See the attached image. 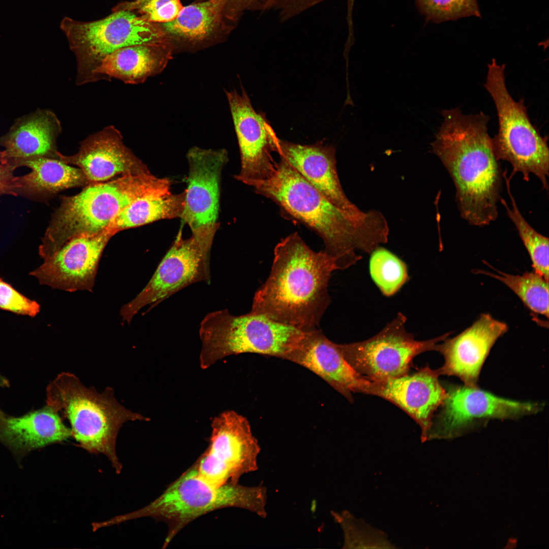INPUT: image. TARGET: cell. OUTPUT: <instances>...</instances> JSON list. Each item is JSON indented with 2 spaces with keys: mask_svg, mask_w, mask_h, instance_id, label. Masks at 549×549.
Returning <instances> with one entry per match:
<instances>
[{
  "mask_svg": "<svg viewBox=\"0 0 549 549\" xmlns=\"http://www.w3.org/2000/svg\"><path fill=\"white\" fill-rule=\"evenodd\" d=\"M246 185L314 230L337 269H346L360 259L357 250L371 253L388 241V224L380 211L354 214L339 208L281 157L269 178Z\"/></svg>",
  "mask_w": 549,
  "mask_h": 549,
  "instance_id": "1",
  "label": "cell"
},
{
  "mask_svg": "<svg viewBox=\"0 0 549 549\" xmlns=\"http://www.w3.org/2000/svg\"><path fill=\"white\" fill-rule=\"evenodd\" d=\"M441 114L432 151L453 180L461 216L472 225L487 226L498 216L503 177L488 133L490 117L482 112L464 114L459 107Z\"/></svg>",
  "mask_w": 549,
  "mask_h": 549,
  "instance_id": "2",
  "label": "cell"
},
{
  "mask_svg": "<svg viewBox=\"0 0 549 549\" xmlns=\"http://www.w3.org/2000/svg\"><path fill=\"white\" fill-rule=\"evenodd\" d=\"M335 270L334 260L323 250H312L292 233L275 247L271 271L250 312L304 331L318 329L330 302L328 285Z\"/></svg>",
  "mask_w": 549,
  "mask_h": 549,
  "instance_id": "3",
  "label": "cell"
},
{
  "mask_svg": "<svg viewBox=\"0 0 549 549\" xmlns=\"http://www.w3.org/2000/svg\"><path fill=\"white\" fill-rule=\"evenodd\" d=\"M170 189L169 178L158 177L148 168L107 182L88 184L79 193L63 198L39 246L40 256L46 258L74 237L102 232L136 199Z\"/></svg>",
  "mask_w": 549,
  "mask_h": 549,
  "instance_id": "4",
  "label": "cell"
},
{
  "mask_svg": "<svg viewBox=\"0 0 549 549\" xmlns=\"http://www.w3.org/2000/svg\"><path fill=\"white\" fill-rule=\"evenodd\" d=\"M267 493V488L262 484L254 486L238 483L214 484L200 475L194 463L150 504L134 512L112 517V521L117 525L132 519L150 517L164 522L168 528L163 543L165 548L189 523L220 509L242 508L265 518Z\"/></svg>",
  "mask_w": 549,
  "mask_h": 549,
  "instance_id": "5",
  "label": "cell"
},
{
  "mask_svg": "<svg viewBox=\"0 0 549 549\" xmlns=\"http://www.w3.org/2000/svg\"><path fill=\"white\" fill-rule=\"evenodd\" d=\"M46 392L47 405L69 420L76 446L90 453L104 454L119 474L123 466L116 453V441L120 429L126 422L149 418L123 406L112 387L100 393L70 372L57 375Z\"/></svg>",
  "mask_w": 549,
  "mask_h": 549,
  "instance_id": "6",
  "label": "cell"
},
{
  "mask_svg": "<svg viewBox=\"0 0 549 549\" xmlns=\"http://www.w3.org/2000/svg\"><path fill=\"white\" fill-rule=\"evenodd\" d=\"M307 332L250 312L240 316L228 310L212 312L200 323V365L206 369L225 357L243 353L288 360Z\"/></svg>",
  "mask_w": 549,
  "mask_h": 549,
  "instance_id": "7",
  "label": "cell"
},
{
  "mask_svg": "<svg viewBox=\"0 0 549 549\" xmlns=\"http://www.w3.org/2000/svg\"><path fill=\"white\" fill-rule=\"evenodd\" d=\"M487 68L484 86L494 102L498 118V132L492 138L495 155L498 160L511 164L510 177L520 172L528 181L533 174L548 191L547 137L542 136L532 124L524 100L516 101L509 94L505 83V65L493 58Z\"/></svg>",
  "mask_w": 549,
  "mask_h": 549,
  "instance_id": "8",
  "label": "cell"
},
{
  "mask_svg": "<svg viewBox=\"0 0 549 549\" xmlns=\"http://www.w3.org/2000/svg\"><path fill=\"white\" fill-rule=\"evenodd\" d=\"M60 27L76 58L77 85L97 82L96 70L115 50L169 40L160 24L129 10L113 11L104 18L90 22L65 17Z\"/></svg>",
  "mask_w": 549,
  "mask_h": 549,
  "instance_id": "9",
  "label": "cell"
},
{
  "mask_svg": "<svg viewBox=\"0 0 549 549\" xmlns=\"http://www.w3.org/2000/svg\"><path fill=\"white\" fill-rule=\"evenodd\" d=\"M406 317L399 313L379 333L362 342L338 344L346 361L359 374L381 382L407 374L413 358L429 350L449 335L417 341L405 328Z\"/></svg>",
  "mask_w": 549,
  "mask_h": 549,
  "instance_id": "10",
  "label": "cell"
},
{
  "mask_svg": "<svg viewBox=\"0 0 549 549\" xmlns=\"http://www.w3.org/2000/svg\"><path fill=\"white\" fill-rule=\"evenodd\" d=\"M187 157L189 174L180 218L190 227L204 261L208 263L214 238L220 226V181L228 154L223 149L193 147Z\"/></svg>",
  "mask_w": 549,
  "mask_h": 549,
  "instance_id": "11",
  "label": "cell"
},
{
  "mask_svg": "<svg viewBox=\"0 0 549 549\" xmlns=\"http://www.w3.org/2000/svg\"><path fill=\"white\" fill-rule=\"evenodd\" d=\"M210 443L195 462L200 475L216 485L238 483L244 474L258 470L261 447L248 420L226 411L211 422Z\"/></svg>",
  "mask_w": 549,
  "mask_h": 549,
  "instance_id": "12",
  "label": "cell"
},
{
  "mask_svg": "<svg viewBox=\"0 0 549 549\" xmlns=\"http://www.w3.org/2000/svg\"><path fill=\"white\" fill-rule=\"evenodd\" d=\"M210 282L209 269L205 265L198 242L192 235L184 238L178 233L172 246L144 288L120 310L123 320L130 324L145 307H155L170 296L193 283Z\"/></svg>",
  "mask_w": 549,
  "mask_h": 549,
  "instance_id": "13",
  "label": "cell"
},
{
  "mask_svg": "<svg viewBox=\"0 0 549 549\" xmlns=\"http://www.w3.org/2000/svg\"><path fill=\"white\" fill-rule=\"evenodd\" d=\"M114 235L104 230L74 237L29 273L41 285L69 292H93L103 251Z\"/></svg>",
  "mask_w": 549,
  "mask_h": 549,
  "instance_id": "14",
  "label": "cell"
},
{
  "mask_svg": "<svg viewBox=\"0 0 549 549\" xmlns=\"http://www.w3.org/2000/svg\"><path fill=\"white\" fill-rule=\"evenodd\" d=\"M237 137L240 169L235 178L245 184L269 178L277 162L272 152L278 151L279 139L264 115L253 108L246 92H226Z\"/></svg>",
  "mask_w": 549,
  "mask_h": 549,
  "instance_id": "15",
  "label": "cell"
},
{
  "mask_svg": "<svg viewBox=\"0 0 549 549\" xmlns=\"http://www.w3.org/2000/svg\"><path fill=\"white\" fill-rule=\"evenodd\" d=\"M447 391L442 409L433 423L427 440L454 436L473 420L481 418L513 419L537 412L536 403L497 396L478 387L454 386Z\"/></svg>",
  "mask_w": 549,
  "mask_h": 549,
  "instance_id": "16",
  "label": "cell"
},
{
  "mask_svg": "<svg viewBox=\"0 0 549 549\" xmlns=\"http://www.w3.org/2000/svg\"><path fill=\"white\" fill-rule=\"evenodd\" d=\"M507 325L489 314H482L470 327L451 339L438 344L436 350L444 358L440 375L454 376L465 386L477 387L484 361L496 341L508 330Z\"/></svg>",
  "mask_w": 549,
  "mask_h": 549,
  "instance_id": "17",
  "label": "cell"
},
{
  "mask_svg": "<svg viewBox=\"0 0 549 549\" xmlns=\"http://www.w3.org/2000/svg\"><path fill=\"white\" fill-rule=\"evenodd\" d=\"M288 360L316 374L349 401L353 392L374 394L375 382L358 373L345 359L338 344L318 328L306 332Z\"/></svg>",
  "mask_w": 549,
  "mask_h": 549,
  "instance_id": "18",
  "label": "cell"
},
{
  "mask_svg": "<svg viewBox=\"0 0 549 549\" xmlns=\"http://www.w3.org/2000/svg\"><path fill=\"white\" fill-rule=\"evenodd\" d=\"M57 158L78 167L89 184L107 180L122 174L136 173L147 169L124 144L120 132L109 126L89 136L76 154Z\"/></svg>",
  "mask_w": 549,
  "mask_h": 549,
  "instance_id": "19",
  "label": "cell"
},
{
  "mask_svg": "<svg viewBox=\"0 0 549 549\" xmlns=\"http://www.w3.org/2000/svg\"><path fill=\"white\" fill-rule=\"evenodd\" d=\"M437 370L428 366L411 374L376 382L374 395L397 405L416 421L421 430V440H427L435 411L447 396L438 380Z\"/></svg>",
  "mask_w": 549,
  "mask_h": 549,
  "instance_id": "20",
  "label": "cell"
},
{
  "mask_svg": "<svg viewBox=\"0 0 549 549\" xmlns=\"http://www.w3.org/2000/svg\"><path fill=\"white\" fill-rule=\"evenodd\" d=\"M277 153L336 206L351 213L361 211L342 189L334 147L322 142L302 145L279 139Z\"/></svg>",
  "mask_w": 549,
  "mask_h": 549,
  "instance_id": "21",
  "label": "cell"
},
{
  "mask_svg": "<svg viewBox=\"0 0 549 549\" xmlns=\"http://www.w3.org/2000/svg\"><path fill=\"white\" fill-rule=\"evenodd\" d=\"M71 436V429L65 425L58 412L47 405L20 417L6 415L0 418V442L18 459Z\"/></svg>",
  "mask_w": 549,
  "mask_h": 549,
  "instance_id": "22",
  "label": "cell"
},
{
  "mask_svg": "<svg viewBox=\"0 0 549 549\" xmlns=\"http://www.w3.org/2000/svg\"><path fill=\"white\" fill-rule=\"evenodd\" d=\"M60 122L52 111L37 109L18 118L9 131L0 137V146L7 158L17 160L35 157L57 158V138Z\"/></svg>",
  "mask_w": 549,
  "mask_h": 549,
  "instance_id": "23",
  "label": "cell"
},
{
  "mask_svg": "<svg viewBox=\"0 0 549 549\" xmlns=\"http://www.w3.org/2000/svg\"><path fill=\"white\" fill-rule=\"evenodd\" d=\"M174 45L169 40L135 45L107 55L95 71L97 81L117 79L136 84L161 72L172 57Z\"/></svg>",
  "mask_w": 549,
  "mask_h": 549,
  "instance_id": "24",
  "label": "cell"
},
{
  "mask_svg": "<svg viewBox=\"0 0 549 549\" xmlns=\"http://www.w3.org/2000/svg\"><path fill=\"white\" fill-rule=\"evenodd\" d=\"M229 0H204L184 7L172 21L160 24L168 39L197 45L214 38L223 24Z\"/></svg>",
  "mask_w": 549,
  "mask_h": 549,
  "instance_id": "25",
  "label": "cell"
},
{
  "mask_svg": "<svg viewBox=\"0 0 549 549\" xmlns=\"http://www.w3.org/2000/svg\"><path fill=\"white\" fill-rule=\"evenodd\" d=\"M17 167L26 166L30 171L19 177V192L42 196L89 183L79 168L73 167L58 158L40 157L13 159Z\"/></svg>",
  "mask_w": 549,
  "mask_h": 549,
  "instance_id": "26",
  "label": "cell"
},
{
  "mask_svg": "<svg viewBox=\"0 0 549 549\" xmlns=\"http://www.w3.org/2000/svg\"><path fill=\"white\" fill-rule=\"evenodd\" d=\"M185 205V192L171 189L139 198L124 208L104 229L114 235L128 228L161 220L180 218Z\"/></svg>",
  "mask_w": 549,
  "mask_h": 549,
  "instance_id": "27",
  "label": "cell"
},
{
  "mask_svg": "<svg viewBox=\"0 0 549 549\" xmlns=\"http://www.w3.org/2000/svg\"><path fill=\"white\" fill-rule=\"evenodd\" d=\"M494 270L498 274L478 269L476 272L486 274L502 282L520 298L533 315L548 317V281L534 271L514 275Z\"/></svg>",
  "mask_w": 549,
  "mask_h": 549,
  "instance_id": "28",
  "label": "cell"
},
{
  "mask_svg": "<svg viewBox=\"0 0 549 549\" xmlns=\"http://www.w3.org/2000/svg\"><path fill=\"white\" fill-rule=\"evenodd\" d=\"M507 192L511 201V207L503 198L500 200L507 214L514 225L532 261L533 271L548 281V238L536 231L520 212L510 189L511 178L506 171L503 172Z\"/></svg>",
  "mask_w": 549,
  "mask_h": 549,
  "instance_id": "29",
  "label": "cell"
},
{
  "mask_svg": "<svg viewBox=\"0 0 549 549\" xmlns=\"http://www.w3.org/2000/svg\"><path fill=\"white\" fill-rule=\"evenodd\" d=\"M334 521L344 534L343 548H393L396 547L386 534L362 519L357 518L347 510L331 511Z\"/></svg>",
  "mask_w": 549,
  "mask_h": 549,
  "instance_id": "30",
  "label": "cell"
},
{
  "mask_svg": "<svg viewBox=\"0 0 549 549\" xmlns=\"http://www.w3.org/2000/svg\"><path fill=\"white\" fill-rule=\"evenodd\" d=\"M369 270L373 281L387 297L397 293L409 278L405 263L390 251L380 246L371 253Z\"/></svg>",
  "mask_w": 549,
  "mask_h": 549,
  "instance_id": "31",
  "label": "cell"
},
{
  "mask_svg": "<svg viewBox=\"0 0 549 549\" xmlns=\"http://www.w3.org/2000/svg\"><path fill=\"white\" fill-rule=\"evenodd\" d=\"M416 2L428 20L435 22L481 16L477 0H416Z\"/></svg>",
  "mask_w": 549,
  "mask_h": 549,
  "instance_id": "32",
  "label": "cell"
},
{
  "mask_svg": "<svg viewBox=\"0 0 549 549\" xmlns=\"http://www.w3.org/2000/svg\"><path fill=\"white\" fill-rule=\"evenodd\" d=\"M183 7L181 0H131L119 3L113 11H133L150 22L162 24L173 20Z\"/></svg>",
  "mask_w": 549,
  "mask_h": 549,
  "instance_id": "33",
  "label": "cell"
},
{
  "mask_svg": "<svg viewBox=\"0 0 549 549\" xmlns=\"http://www.w3.org/2000/svg\"><path fill=\"white\" fill-rule=\"evenodd\" d=\"M0 309L20 315L34 317L39 313L40 306L0 277Z\"/></svg>",
  "mask_w": 549,
  "mask_h": 549,
  "instance_id": "34",
  "label": "cell"
},
{
  "mask_svg": "<svg viewBox=\"0 0 549 549\" xmlns=\"http://www.w3.org/2000/svg\"><path fill=\"white\" fill-rule=\"evenodd\" d=\"M17 168L13 160L6 157L0 151V196L3 195H17L20 185L19 177L14 174Z\"/></svg>",
  "mask_w": 549,
  "mask_h": 549,
  "instance_id": "35",
  "label": "cell"
},
{
  "mask_svg": "<svg viewBox=\"0 0 549 549\" xmlns=\"http://www.w3.org/2000/svg\"><path fill=\"white\" fill-rule=\"evenodd\" d=\"M9 386L8 380L0 374V387H5ZM6 414L0 409V418L5 416Z\"/></svg>",
  "mask_w": 549,
  "mask_h": 549,
  "instance_id": "36",
  "label": "cell"
},
{
  "mask_svg": "<svg viewBox=\"0 0 549 549\" xmlns=\"http://www.w3.org/2000/svg\"><path fill=\"white\" fill-rule=\"evenodd\" d=\"M230 1V0H229Z\"/></svg>",
  "mask_w": 549,
  "mask_h": 549,
  "instance_id": "37",
  "label": "cell"
}]
</instances>
